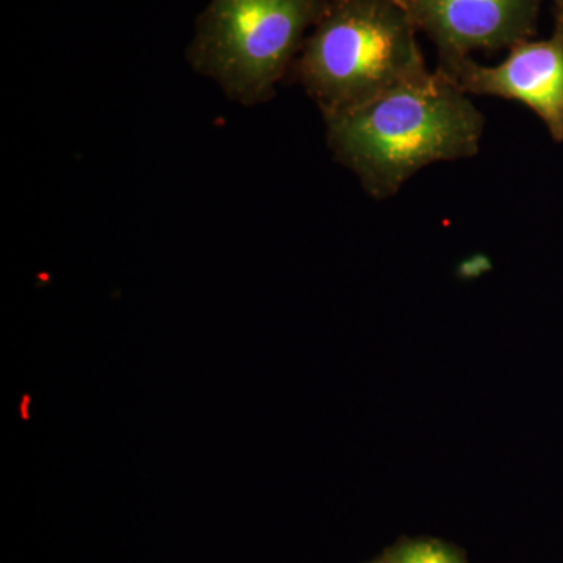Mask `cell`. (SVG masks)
<instances>
[{"instance_id":"5","label":"cell","mask_w":563,"mask_h":563,"mask_svg":"<svg viewBox=\"0 0 563 563\" xmlns=\"http://www.w3.org/2000/svg\"><path fill=\"white\" fill-rule=\"evenodd\" d=\"M444 58L512 49L537 31L542 0H398Z\"/></svg>"},{"instance_id":"1","label":"cell","mask_w":563,"mask_h":563,"mask_svg":"<svg viewBox=\"0 0 563 563\" xmlns=\"http://www.w3.org/2000/svg\"><path fill=\"white\" fill-rule=\"evenodd\" d=\"M329 150L372 198L387 201L415 174L476 157L485 117L442 70L373 101L322 114Z\"/></svg>"},{"instance_id":"4","label":"cell","mask_w":563,"mask_h":563,"mask_svg":"<svg viewBox=\"0 0 563 563\" xmlns=\"http://www.w3.org/2000/svg\"><path fill=\"white\" fill-rule=\"evenodd\" d=\"M439 70L468 96H488L523 103L555 143H563V14L555 13L553 35L526 40L509 49L506 60L485 66L472 57L444 58Z\"/></svg>"},{"instance_id":"8","label":"cell","mask_w":563,"mask_h":563,"mask_svg":"<svg viewBox=\"0 0 563 563\" xmlns=\"http://www.w3.org/2000/svg\"><path fill=\"white\" fill-rule=\"evenodd\" d=\"M372 563H380V561H377V562H372Z\"/></svg>"},{"instance_id":"6","label":"cell","mask_w":563,"mask_h":563,"mask_svg":"<svg viewBox=\"0 0 563 563\" xmlns=\"http://www.w3.org/2000/svg\"><path fill=\"white\" fill-rule=\"evenodd\" d=\"M380 563H466L461 551L435 539L404 540L390 548Z\"/></svg>"},{"instance_id":"3","label":"cell","mask_w":563,"mask_h":563,"mask_svg":"<svg viewBox=\"0 0 563 563\" xmlns=\"http://www.w3.org/2000/svg\"><path fill=\"white\" fill-rule=\"evenodd\" d=\"M331 0H211L188 46L191 68L231 101H272Z\"/></svg>"},{"instance_id":"2","label":"cell","mask_w":563,"mask_h":563,"mask_svg":"<svg viewBox=\"0 0 563 563\" xmlns=\"http://www.w3.org/2000/svg\"><path fill=\"white\" fill-rule=\"evenodd\" d=\"M418 29L398 0H331L291 73L321 114L426 79Z\"/></svg>"},{"instance_id":"7","label":"cell","mask_w":563,"mask_h":563,"mask_svg":"<svg viewBox=\"0 0 563 563\" xmlns=\"http://www.w3.org/2000/svg\"><path fill=\"white\" fill-rule=\"evenodd\" d=\"M555 5H558V11L563 14V0H555Z\"/></svg>"}]
</instances>
